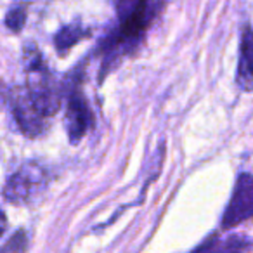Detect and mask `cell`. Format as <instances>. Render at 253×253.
Wrapping results in <instances>:
<instances>
[{"instance_id": "cell-9", "label": "cell", "mask_w": 253, "mask_h": 253, "mask_svg": "<svg viewBox=\"0 0 253 253\" xmlns=\"http://www.w3.org/2000/svg\"><path fill=\"white\" fill-rule=\"evenodd\" d=\"M88 32L84 30V26L80 25H70V26H64L57 32L56 39H54V43H56V49L59 54L66 52L68 49L75 45L77 42H80L84 37H87Z\"/></svg>"}, {"instance_id": "cell-7", "label": "cell", "mask_w": 253, "mask_h": 253, "mask_svg": "<svg viewBox=\"0 0 253 253\" xmlns=\"http://www.w3.org/2000/svg\"><path fill=\"white\" fill-rule=\"evenodd\" d=\"M236 84L243 92H253V28L250 25L243 26Z\"/></svg>"}, {"instance_id": "cell-10", "label": "cell", "mask_w": 253, "mask_h": 253, "mask_svg": "<svg viewBox=\"0 0 253 253\" xmlns=\"http://www.w3.org/2000/svg\"><path fill=\"white\" fill-rule=\"evenodd\" d=\"M28 250V236L26 232L18 231L4 246H0V253H26Z\"/></svg>"}, {"instance_id": "cell-12", "label": "cell", "mask_w": 253, "mask_h": 253, "mask_svg": "<svg viewBox=\"0 0 253 253\" xmlns=\"http://www.w3.org/2000/svg\"><path fill=\"white\" fill-rule=\"evenodd\" d=\"M9 97V90L7 87H5L4 84H0V109H2V106L5 104V101H7Z\"/></svg>"}, {"instance_id": "cell-5", "label": "cell", "mask_w": 253, "mask_h": 253, "mask_svg": "<svg viewBox=\"0 0 253 253\" xmlns=\"http://www.w3.org/2000/svg\"><path fill=\"white\" fill-rule=\"evenodd\" d=\"M12 97V109H14V118L19 125V130L26 137H39L43 134L47 125V118L37 109L30 97L28 88H14L11 94Z\"/></svg>"}, {"instance_id": "cell-8", "label": "cell", "mask_w": 253, "mask_h": 253, "mask_svg": "<svg viewBox=\"0 0 253 253\" xmlns=\"http://www.w3.org/2000/svg\"><path fill=\"white\" fill-rule=\"evenodd\" d=\"M250 243L241 236H229L220 238L218 234L210 236L205 239L196 250L191 253H245L248 250Z\"/></svg>"}, {"instance_id": "cell-6", "label": "cell", "mask_w": 253, "mask_h": 253, "mask_svg": "<svg viewBox=\"0 0 253 253\" xmlns=\"http://www.w3.org/2000/svg\"><path fill=\"white\" fill-rule=\"evenodd\" d=\"M92 125V113L84 94L75 90L70 95L66 109V130L71 144H78Z\"/></svg>"}, {"instance_id": "cell-11", "label": "cell", "mask_w": 253, "mask_h": 253, "mask_svg": "<svg viewBox=\"0 0 253 253\" xmlns=\"http://www.w3.org/2000/svg\"><path fill=\"white\" fill-rule=\"evenodd\" d=\"M25 23H26V11L23 7L11 9V11L7 12V16H5V25H7V28L14 33L21 32Z\"/></svg>"}, {"instance_id": "cell-3", "label": "cell", "mask_w": 253, "mask_h": 253, "mask_svg": "<svg viewBox=\"0 0 253 253\" xmlns=\"http://www.w3.org/2000/svg\"><path fill=\"white\" fill-rule=\"evenodd\" d=\"M28 88L30 97H32L33 104L37 106L40 113L45 116L47 120L57 113L61 106V88L57 82L54 80L52 73L47 70V66L42 63L35 64V66L28 68Z\"/></svg>"}, {"instance_id": "cell-4", "label": "cell", "mask_w": 253, "mask_h": 253, "mask_svg": "<svg viewBox=\"0 0 253 253\" xmlns=\"http://www.w3.org/2000/svg\"><path fill=\"white\" fill-rule=\"evenodd\" d=\"M253 217V175L239 173L231 201L222 215V229L227 231Z\"/></svg>"}, {"instance_id": "cell-1", "label": "cell", "mask_w": 253, "mask_h": 253, "mask_svg": "<svg viewBox=\"0 0 253 253\" xmlns=\"http://www.w3.org/2000/svg\"><path fill=\"white\" fill-rule=\"evenodd\" d=\"M118 28L102 43V75L113 66L123 54H128L142 40L156 11L153 0H120Z\"/></svg>"}, {"instance_id": "cell-2", "label": "cell", "mask_w": 253, "mask_h": 253, "mask_svg": "<svg viewBox=\"0 0 253 253\" xmlns=\"http://www.w3.org/2000/svg\"><path fill=\"white\" fill-rule=\"evenodd\" d=\"M47 187V173L37 163H26L7 179L4 198L9 203L28 205L40 198Z\"/></svg>"}, {"instance_id": "cell-13", "label": "cell", "mask_w": 253, "mask_h": 253, "mask_svg": "<svg viewBox=\"0 0 253 253\" xmlns=\"http://www.w3.org/2000/svg\"><path fill=\"white\" fill-rule=\"evenodd\" d=\"M5 229H7V217H5L4 211L0 210V238H2V234L5 232Z\"/></svg>"}]
</instances>
